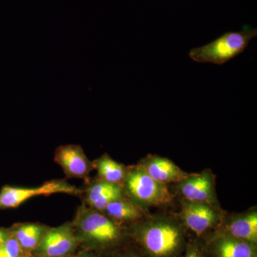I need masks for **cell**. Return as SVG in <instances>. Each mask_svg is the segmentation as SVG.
<instances>
[{"label": "cell", "mask_w": 257, "mask_h": 257, "mask_svg": "<svg viewBox=\"0 0 257 257\" xmlns=\"http://www.w3.org/2000/svg\"><path fill=\"white\" fill-rule=\"evenodd\" d=\"M133 236L146 257H180L187 245V229L174 216L146 217L134 226Z\"/></svg>", "instance_id": "cell-1"}, {"label": "cell", "mask_w": 257, "mask_h": 257, "mask_svg": "<svg viewBox=\"0 0 257 257\" xmlns=\"http://www.w3.org/2000/svg\"><path fill=\"white\" fill-rule=\"evenodd\" d=\"M123 183L130 200L145 211L150 207L170 205L175 199L167 184L152 178L139 165L126 168Z\"/></svg>", "instance_id": "cell-2"}, {"label": "cell", "mask_w": 257, "mask_h": 257, "mask_svg": "<svg viewBox=\"0 0 257 257\" xmlns=\"http://www.w3.org/2000/svg\"><path fill=\"white\" fill-rule=\"evenodd\" d=\"M74 225L83 240L99 249L112 247L123 236L116 221L92 208L81 207L77 211Z\"/></svg>", "instance_id": "cell-3"}, {"label": "cell", "mask_w": 257, "mask_h": 257, "mask_svg": "<svg viewBox=\"0 0 257 257\" xmlns=\"http://www.w3.org/2000/svg\"><path fill=\"white\" fill-rule=\"evenodd\" d=\"M256 35V29L227 32L208 45L192 49L189 57L199 63L223 64L243 52Z\"/></svg>", "instance_id": "cell-4"}, {"label": "cell", "mask_w": 257, "mask_h": 257, "mask_svg": "<svg viewBox=\"0 0 257 257\" xmlns=\"http://www.w3.org/2000/svg\"><path fill=\"white\" fill-rule=\"evenodd\" d=\"M224 215L221 208L182 199L177 218L186 229L191 230L199 239H204L217 228Z\"/></svg>", "instance_id": "cell-5"}, {"label": "cell", "mask_w": 257, "mask_h": 257, "mask_svg": "<svg viewBox=\"0 0 257 257\" xmlns=\"http://www.w3.org/2000/svg\"><path fill=\"white\" fill-rule=\"evenodd\" d=\"M175 189L184 200L221 208L216 196L215 177L209 169L191 174L176 184Z\"/></svg>", "instance_id": "cell-6"}, {"label": "cell", "mask_w": 257, "mask_h": 257, "mask_svg": "<svg viewBox=\"0 0 257 257\" xmlns=\"http://www.w3.org/2000/svg\"><path fill=\"white\" fill-rule=\"evenodd\" d=\"M57 193L79 195L82 193V191L63 180L51 181L40 187L32 188L5 186L0 191V209L18 207L32 197Z\"/></svg>", "instance_id": "cell-7"}, {"label": "cell", "mask_w": 257, "mask_h": 257, "mask_svg": "<svg viewBox=\"0 0 257 257\" xmlns=\"http://www.w3.org/2000/svg\"><path fill=\"white\" fill-rule=\"evenodd\" d=\"M221 235L243 240L257 246L256 208L229 216L224 215L217 228L203 240Z\"/></svg>", "instance_id": "cell-8"}, {"label": "cell", "mask_w": 257, "mask_h": 257, "mask_svg": "<svg viewBox=\"0 0 257 257\" xmlns=\"http://www.w3.org/2000/svg\"><path fill=\"white\" fill-rule=\"evenodd\" d=\"M77 243L73 228L66 224L47 231L35 251L40 256L64 257L75 249Z\"/></svg>", "instance_id": "cell-9"}, {"label": "cell", "mask_w": 257, "mask_h": 257, "mask_svg": "<svg viewBox=\"0 0 257 257\" xmlns=\"http://www.w3.org/2000/svg\"><path fill=\"white\" fill-rule=\"evenodd\" d=\"M139 165L152 178L167 185L178 183L192 174L182 170L170 159L158 155H147L140 161Z\"/></svg>", "instance_id": "cell-10"}, {"label": "cell", "mask_w": 257, "mask_h": 257, "mask_svg": "<svg viewBox=\"0 0 257 257\" xmlns=\"http://www.w3.org/2000/svg\"><path fill=\"white\" fill-rule=\"evenodd\" d=\"M55 162L63 169L66 175L74 178H85L94 168L78 145H66L56 150Z\"/></svg>", "instance_id": "cell-11"}, {"label": "cell", "mask_w": 257, "mask_h": 257, "mask_svg": "<svg viewBox=\"0 0 257 257\" xmlns=\"http://www.w3.org/2000/svg\"><path fill=\"white\" fill-rule=\"evenodd\" d=\"M209 257H257V246L228 236L204 240Z\"/></svg>", "instance_id": "cell-12"}, {"label": "cell", "mask_w": 257, "mask_h": 257, "mask_svg": "<svg viewBox=\"0 0 257 257\" xmlns=\"http://www.w3.org/2000/svg\"><path fill=\"white\" fill-rule=\"evenodd\" d=\"M123 197V189L120 184L99 180L88 189L87 202L89 207L99 211H104L106 206Z\"/></svg>", "instance_id": "cell-13"}, {"label": "cell", "mask_w": 257, "mask_h": 257, "mask_svg": "<svg viewBox=\"0 0 257 257\" xmlns=\"http://www.w3.org/2000/svg\"><path fill=\"white\" fill-rule=\"evenodd\" d=\"M104 211L114 221H139L146 217V211L133 201L123 197L109 203Z\"/></svg>", "instance_id": "cell-14"}, {"label": "cell", "mask_w": 257, "mask_h": 257, "mask_svg": "<svg viewBox=\"0 0 257 257\" xmlns=\"http://www.w3.org/2000/svg\"><path fill=\"white\" fill-rule=\"evenodd\" d=\"M24 252L35 251L46 231L41 225L26 224L20 225L13 231Z\"/></svg>", "instance_id": "cell-15"}, {"label": "cell", "mask_w": 257, "mask_h": 257, "mask_svg": "<svg viewBox=\"0 0 257 257\" xmlns=\"http://www.w3.org/2000/svg\"><path fill=\"white\" fill-rule=\"evenodd\" d=\"M101 180L109 183L120 184L124 182L126 168L124 165L113 160L108 155H104L93 164Z\"/></svg>", "instance_id": "cell-16"}, {"label": "cell", "mask_w": 257, "mask_h": 257, "mask_svg": "<svg viewBox=\"0 0 257 257\" xmlns=\"http://www.w3.org/2000/svg\"><path fill=\"white\" fill-rule=\"evenodd\" d=\"M180 257H209L205 242L202 239H188L185 249Z\"/></svg>", "instance_id": "cell-17"}, {"label": "cell", "mask_w": 257, "mask_h": 257, "mask_svg": "<svg viewBox=\"0 0 257 257\" xmlns=\"http://www.w3.org/2000/svg\"><path fill=\"white\" fill-rule=\"evenodd\" d=\"M25 253L18 240L11 232L3 246L0 247V257H23Z\"/></svg>", "instance_id": "cell-18"}, {"label": "cell", "mask_w": 257, "mask_h": 257, "mask_svg": "<svg viewBox=\"0 0 257 257\" xmlns=\"http://www.w3.org/2000/svg\"><path fill=\"white\" fill-rule=\"evenodd\" d=\"M10 234H11V231L0 228V247L3 246L6 239L9 237Z\"/></svg>", "instance_id": "cell-19"}, {"label": "cell", "mask_w": 257, "mask_h": 257, "mask_svg": "<svg viewBox=\"0 0 257 257\" xmlns=\"http://www.w3.org/2000/svg\"><path fill=\"white\" fill-rule=\"evenodd\" d=\"M78 257H96L94 256V255L90 254V253H83V254H81L80 256Z\"/></svg>", "instance_id": "cell-20"}, {"label": "cell", "mask_w": 257, "mask_h": 257, "mask_svg": "<svg viewBox=\"0 0 257 257\" xmlns=\"http://www.w3.org/2000/svg\"><path fill=\"white\" fill-rule=\"evenodd\" d=\"M122 257H138V256H133V255H128V256H122Z\"/></svg>", "instance_id": "cell-21"}, {"label": "cell", "mask_w": 257, "mask_h": 257, "mask_svg": "<svg viewBox=\"0 0 257 257\" xmlns=\"http://www.w3.org/2000/svg\"><path fill=\"white\" fill-rule=\"evenodd\" d=\"M40 257H61V256H40Z\"/></svg>", "instance_id": "cell-22"}]
</instances>
